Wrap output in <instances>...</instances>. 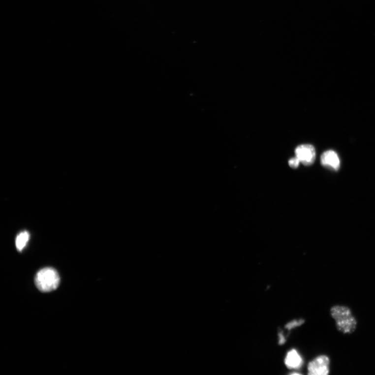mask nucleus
<instances>
[{"label": "nucleus", "mask_w": 375, "mask_h": 375, "mask_svg": "<svg viewBox=\"0 0 375 375\" xmlns=\"http://www.w3.org/2000/svg\"><path fill=\"white\" fill-rule=\"evenodd\" d=\"M300 163V160L297 157H293L289 160V165L292 168H297Z\"/></svg>", "instance_id": "nucleus-9"}, {"label": "nucleus", "mask_w": 375, "mask_h": 375, "mask_svg": "<svg viewBox=\"0 0 375 375\" xmlns=\"http://www.w3.org/2000/svg\"><path fill=\"white\" fill-rule=\"evenodd\" d=\"M310 375H327L330 372V359L325 355H321L310 362L308 367Z\"/></svg>", "instance_id": "nucleus-3"}, {"label": "nucleus", "mask_w": 375, "mask_h": 375, "mask_svg": "<svg viewBox=\"0 0 375 375\" xmlns=\"http://www.w3.org/2000/svg\"><path fill=\"white\" fill-rule=\"evenodd\" d=\"M330 315L335 320L337 329L344 334H351L355 331L357 321L351 310L346 307L335 306L330 309Z\"/></svg>", "instance_id": "nucleus-1"}, {"label": "nucleus", "mask_w": 375, "mask_h": 375, "mask_svg": "<svg viewBox=\"0 0 375 375\" xmlns=\"http://www.w3.org/2000/svg\"><path fill=\"white\" fill-rule=\"evenodd\" d=\"M296 157L300 163L306 166L313 164L316 158L314 147L310 145H302L298 146L295 150Z\"/></svg>", "instance_id": "nucleus-4"}, {"label": "nucleus", "mask_w": 375, "mask_h": 375, "mask_svg": "<svg viewBox=\"0 0 375 375\" xmlns=\"http://www.w3.org/2000/svg\"><path fill=\"white\" fill-rule=\"evenodd\" d=\"M60 281L57 271L51 267L44 268L35 277V283L38 289L43 292L55 290Z\"/></svg>", "instance_id": "nucleus-2"}, {"label": "nucleus", "mask_w": 375, "mask_h": 375, "mask_svg": "<svg viewBox=\"0 0 375 375\" xmlns=\"http://www.w3.org/2000/svg\"><path fill=\"white\" fill-rule=\"evenodd\" d=\"M321 164L333 171H337L341 167V160L335 151L328 150L321 155Z\"/></svg>", "instance_id": "nucleus-5"}, {"label": "nucleus", "mask_w": 375, "mask_h": 375, "mask_svg": "<svg viewBox=\"0 0 375 375\" xmlns=\"http://www.w3.org/2000/svg\"><path fill=\"white\" fill-rule=\"evenodd\" d=\"M285 364L290 369L300 368L303 364V359L296 350L290 351L285 358Z\"/></svg>", "instance_id": "nucleus-6"}, {"label": "nucleus", "mask_w": 375, "mask_h": 375, "mask_svg": "<svg viewBox=\"0 0 375 375\" xmlns=\"http://www.w3.org/2000/svg\"><path fill=\"white\" fill-rule=\"evenodd\" d=\"M304 323L305 320L303 319H300L299 320H293L291 321V322L288 323L286 326H285V328L288 329H291L293 328L299 326Z\"/></svg>", "instance_id": "nucleus-8"}, {"label": "nucleus", "mask_w": 375, "mask_h": 375, "mask_svg": "<svg viewBox=\"0 0 375 375\" xmlns=\"http://www.w3.org/2000/svg\"><path fill=\"white\" fill-rule=\"evenodd\" d=\"M30 238V234L29 232L27 231H22L17 236L15 240V245L17 249L19 250V251H21L25 248L27 244L29 243Z\"/></svg>", "instance_id": "nucleus-7"}, {"label": "nucleus", "mask_w": 375, "mask_h": 375, "mask_svg": "<svg viewBox=\"0 0 375 375\" xmlns=\"http://www.w3.org/2000/svg\"><path fill=\"white\" fill-rule=\"evenodd\" d=\"M279 344L281 345L284 344L285 342V339L283 335L282 334L280 333L279 334Z\"/></svg>", "instance_id": "nucleus-10"}]
</instances>
